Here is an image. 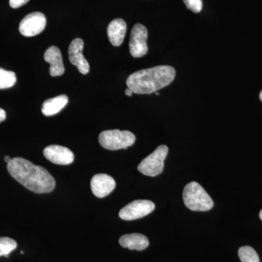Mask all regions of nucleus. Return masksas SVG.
Listing matches in <instances>:
<instances>
[{"label": "nucleus", "instance_id": "5", "mask_svg": "<svg viewBox=\"0 0 262 262\" xmlns=\"http://www.w3.org/2000/svg\"><path fill=\"white\" fill-rule=\"evenodd\" d=\"M168 153V146L160 145L144 158L138 166L140 173L148 177H157L163 172L164 161Z\"/></svg>", "mask_w": 262, "mask_h": 262}, {"label": "nucleus", "instance_id": "10", "mask_svg": "<svg viewBox=\"0 0 262 262\" xmlns=\"http://www.w3.org/2000/svg\"><path fill=\"white\" fill-rule=\"evenodd\" d=\"M46 159L57 165H67L73 163L75 155L63 146L50 145L43 151Z\"/></svg>", "mask_w": 262, "mask_h": 262}, {"label": "nucleus", "instance_id": "22", "mask_svg": "<svg viewBox=\"0 0 262 262\" xmlns=\"http://www.w3.org/2000/svg\"><path fill=\"white\" fill-rule=\"evenodd\" d=\"M125 94L127 96H132V95L134 94V92L130 89H127L125 90Z\"/></svg>", "mask_w": 262, "mask_h": 262}, {"label": "nucleus", "instance_id": "9", "mask_svg": "<svg viewBox=\"0 0 262 262\" xmlns=\"http://www.w3.org/2000/svg\"><path fill=\"white\" fill-rule=\"evenodd\" d=\"M83 48V40L80 38H76L72 40L69 47V58L71 63L77 67V70L81 74L87 75L90 71V66L89 62L82 54Z\"/></svg>", "mask_w": 262, "mask_h": 262}, {"label": "nucleus", "instance_id": "3", "mask_svg": "<svg viewBox=\"0 0 262 262\" xmlns=\"http://www.w3.org/2000/svg\"><path fill=\"white\" fill-rule=\"evenodd\" d=\"M184 204L193 211H207L213 207V201L198 182L189 183L183 192Z\"/></svg>", "mask_w": 262, "mask_h": 262}, {"label": "nucleus", "instance_id": "21", "mask_svg": "<svg viewBox=\"0 0 262 262\" xmlns=\"http://www.w3.org/2000/svg\"><path fill=\"white\" fill-rule=\"evenodd\" d=\"M6 119V113L4 110L0 108V122L4 121Z\"/></svg>", "mask_w": 262, "mask_h": 262}, {"label": "nucleus", "instance_id": "15", "mask_svg": "<svg viewBox=\"0 0 262 262\" xmlns=\"http://www.w3.org/2000/svg\"><path fill=\"white\" fill-rule=\"evenodd\" d=\"M69 98L66 95H60L56 97L49 98L42 103V113L50 117L59 113L68 103Z\"/></svg>", "mask_w": 262, "mask_h": 262}, {"label": "nucleus", "instance_id": "23", "mask_svg": "<svg viewBox=\"0 0 262 262\" xmlns=\"http://www.w3.org/2000/svg\"><path fill=\"white\" fill-rule=\"evenodd\" d=\"M11 158H10L9 156H6L5 158V161L6 162V163H10V160H11Z\"/></svg>", "mask_w": 262, "mask_h": 262}, {"label": "nucleus", "instance_id": "19", "mask_svg": "<svg viewBox=\"0 0 262 262\" xmlns=\"http://www.w3.org/2000/svg\"><path fill=\"white\" fill-rule=\"evenodd\" d=\"M186 7L194 13H200L203 9V1L202 0H184Z\"/></svg>", "mask_w": 262, "mask_h": 262}, {"label": "nucleus", "instance_id": "16", "mask_svg": "<svg viewBox=\"0 0 262 262\" xmlns=\"http://www.w3.org/2000/svg\"><path fill=\"white\" fill-rule=\"evenodd\" d=\"M17 77L15 72L0 68V90L10 89L16 83Z\"/></svg>", "mask_w": 262, "mask_h": 262}, {"label": "nucleus", "instance_id": "8", "mask_svg": "<svg viewBox=\"0 0 262 262\" xmlns=\"http://www.w3.org/2000/svg\"><path fill=\"white\" fill-rule=\"evenodd\" d=\"M147 29L144 25L140 24H136L130 33V53L134 58H141L145 56L148 52Z\"/></svg>", "mask_w": 262, "mask_h": 262}, {"label": "nucleus", "instance_id": "13", "mask_svg": "<svg viewBox=\"0 0 262 262\" xmlns=\"http://www.w3.org/2000/svg\"><path fill=\"white\" fill-rule=\"evenodd\" d=\"M127 24L122 18H117L108 24L107 35L113 46H121L126 34Z\"/></svg>", "mask_w": 262, "mask_h": 262}, {"label": "nucleus", "instance_id": "24", "mask_svg": "<svg viewBox=\"0 0 262 262\" xmlns=\"http://www.w3.org/2000/svg\"><path fill=\"white\" fill-rule=\"evenodd\" d=\"M259 217H260V219H261V220L262 221V209H261V211H260Z\"/></svg>", "mask_w": 262, "mask_h": 262}, {"label": "nucleus", "instance_id": "11", "mask_svg": "<svg viewBox=\"0 0 262 262\" xmlns=\"http://www.w3.org/2000/svg\"><path fill=\"white\" fill-rule=\"evenodd\" d=\"M116 187L115 179L107 174H96L91 182V190L95 196L103 198L108 196Z\"/></svg>", "mask_w": 262, "mask_h": 262}, {"label": "nucleus", "instance_id": "12", "mask_svg": "<svg viewBox=\"0 0 262 262\" xmlns=\"http://www.w3.org/2000/svg\"><path fill=\"white\" fill-rule=\"evenodd\" d=\"M44 59L50 64V75L52 77H58L64 74L65 68L59 48L51 46L45 53Z\"/></svg>", "mask_w": 262, "mask_h": 262}, {"label": "nucleus", "instance_id": "14", "mask_svg": "<svg viewBox=\"0 0 262 262\" xmlns=\"http://www.w3.org/2000/svg\"><path fill=\"white\" fill-rule=\"evenodd\" d=\"M119 243L122 247L136 251H143L149 245L147 237L139 233L125 234L120 237Z\"/></svg>", "mask_w": 262, "mask_h": 262}, {"label": "nucleus", "instance_id": "2", "mask_svg": "<svg viewBox=\"0 0 262 262\" xmlns=\"http://www.w3.org/2000/svg\"><path fill=\"white\" fill-rule=\"evenodd\" d=\"M176 71L170 66H158L138 71L127 77L126 84L136 94H151L173 82Z\"/></svg>", "mask_w": 262, "mask_h": 262}, {"label": "nucleus", "instance_id": "6", "mask_svg": "<svg viewBox=\"0 0 262 262\" xmlns=\"http://www.w3.org/2000/svg\"><path fill=\"white\" fill-rule=\"evenodd\" d=\"M154 203L146 200H138L133 201L122 208L119 213V216L122 220L132 221L143 218L154 211Z\"/></svg>", "mask_w": 262, "mask_h": 262}, {"label": "nucleus", "instance_id": "1", "mask_svg": "<svg viewBox=\"0 0 262 262\" xmlns=\"http://www.w3.org/2000/svg\"><path fill=\"white\" fill-rule=\"evenodd\" d=\"M8 173L24 187L37 194L51 192L56 181L47 169L22 158H14L7 165Z\"/></svg>", "mask_w": 262, "mask_h": 262}, {"label": "nucleus", "instance_id": "7", "mask_svg": "<svg viewBox=\"0 0 262 262\" xmlns=\"http://www.w3.org/2000/svg\"><path fill=\"white\" fill-rule=\"evenodd\" d=\"M47 24L46 15L40 12H34L26 15L19 25V32L24 37L37 36L43 32Z\"/></svg>", "mask_w": 262, "mask_h": 262}, {"label": "nucleus", "instance_id": "25", "mask_svg": "<svg viewBox=\"0 0 262 262\" xmlns=\"http://www.w3.org/2000/svg\"><path fill=\"white\" fill-rule=\"evenodd\" d=\"M259 98H260V100H261V101H262V91H261V93H260Z\"/></svg>", "mask_w": 262, "mask_h": 262}, {"label": "nucleus", "instance_id": "18", "mask_svg": "<svg viewBox=\"0 0 262 262\" xmlns=\"http://www.w3.org/2000/svg\"><path fill=\"white\" fill-rule=\"evenodd\" d=\"M17 248V243L10 237H0V256H6Z\"/></svg>", "mask_w": 262, "mask_h": 262}, {"label": "nucleus", "instance_id": "20", "mask_svg": "<svg viewBox=\"0 0 262 262\" xmlns=\"http://www.w3.org/2000/svg\"><path fill=\"white\" fill-rule=\"evenodd\" d=\"M29 1V0H10V5L11 8L16 9L27 4Z\"/></svg>", "mask_w": 262, "mask_h": 262}, {"label": "nucleus", "instance_id": "26", "mask_svg": "<svg viewBox=\"0 0 262 262\" xmlns=\"http://www.w3.org/2000/svg\"><path fill=\"white\" fill-rule=\"evenodd\" d=\"M155 95H156V96H160L159 93H155Z\"/></svg>", "mask_w": 262, "mask_h": 262}, {"label": "nucleus", "instance_id": "4", "mask_svg": "<svg viewBox=\"0 0 262 262\" xmlns=\"http://www.w3.org/2000/svg\"><path fill=\"white\" fill-rule=\"evenodd\" d=\"M98 141L104 149L115 151L132 146L135 143L136 136L127 130H104L100 134Z\"/></svg>", "mask_w": 262, "mask_h": 262}, {"label": "nucleus", "instance_id": "17", "mask_svg": "<svg viewBox=\"0 0 262 262\" xmlns=\"http://www.w3.org/2000/svg\"><path fill=\"white\" fill-rule=\"evenodd\" d=\"M238 256L242 262H260L257 253L250 246H243L239 248Z\"/></svg>", "mask_w": 262, "mask_h": 262}]
</instances>
